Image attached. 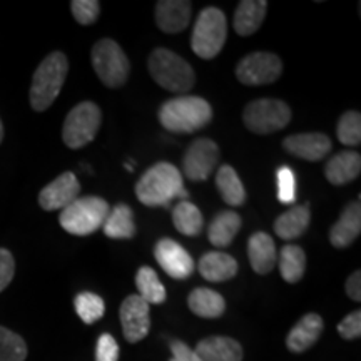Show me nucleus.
<instances>
[{"instance_id":"f257e3e1","label":"nucleus","mask_w":361,"mask_h":361,"mask_svg":"<svg viewBox=\"0 0 361 361\" xmlns=\"http://www.w3.org/2000/svg\"><path fill=\"white\" fill-rule=\"evenodd\" d=\"M135 196L147 207H168L176 197L188 200L183 176L174 164L157 162L141 176L135 184Z\"/></svg>"},{"instance_id":"f03ea898","label":"nucleus","mask_w":361,"mask_h":361,"mask_svg":"<svg viewBox=\"0 0 361 361\" xmlns=\"http://www.w3.org/2000/svg\"><path fill=\"white\" fill-rule=\"evenodd\" d=\"M213 119V109L206 99L197 96H179L169 99L161 106L159 123L169 133H196Z\"/></svg>"},{"instance_id":"7ed1b4c3","label":"nucleus","mask_w":361,"mask_h":361,"mask_svg":"<svg viewBox=\"0 0 361 361\" xmlns=\"http://www.w3.org/2000/svg\"><path fill=\"white\" fill-rule=\"evenodd\" d=\"M69 72V61L66 54L52 52L40 62L37 71L34 72L32 84H30V106L34 111L44 112L52 106L62 85L66 82Z\"/></svg>"},{"instance_id":"20e7f679","label":"nucleus","mask_w":361,"mask_h":361,"mask_svg":"<svg viewBox=\"0 0 361 361\" xmlns=\"http://www.w3.org/2000/svg\"><path fill=\"white\" fill-rule=\"evenodd\" d=\"M151 78L162 89L174 94H184L196 84V74L188 61L169 49L159 47L149 56Z\"/></svg>"},{"instance_id":"39448f33","label":"nucleus","mask_w":361,"mask_h":361,"mask_svg":"<svg viewBox=\"0 0 361 361\" xmlns=\"http://www.w3.org/2000/svg\"><path fill=\"white\" fill-rule=\"evenodd\" d=\"M111 206L97 196L78 197L72 204L61 211L59 223L69 234L89 236L102 228Z\"/></svg>"},{"instance_id":"423d86ee","label":"nucleus","mask_w":361,"mask_h":361,"mask_svg":"<svg viewBox=\"0 0 361 361\" xmlns=\"http://www.w3.org/2000/svg\"><path fill=\"white\" fill-rule=\"evenodd\" d=\"M228 35L226 16L219 8L206 7L197 16L191 35V49L197 57L214 59L223 49Z\"/></svg>"},{"instance_id":"0eeeda50","label":"nucleus","mask_w":361,"mask_h":361,"mask_svg":"<svg viewBox=\"0 0 361 361\" xmlns=\"http://www.w3.org/2000/svg\"><path fill=\"white\" fill-rule=\"evenodd\" d=\"M92 66L99 80L111 89L124 85L130 64L123 47L112 39H101L92 47Z\"/></svg>"},{"instance_id":"6e6552de","label":"nucleus","mask_w":361,"mask_h":361,"mask_svg":"<svg viewBox=\"0 0 361 361\" xmlns=\"http://www.w3.org/2000/svg\"><path fill=\"white\" fill-rule=\"evenodd\" d=\"M243 121L251 133L259 135L271 134L290 124L291 109L279 99H256L245 107Z\"/></svg>"},{"instance_id":"1a4fd4ad","label":"nucleus","mask_w":361,"mask_h":361,"mask_svg":"<svg viewBox=\"0 0 361 361\" xmlns=\"http://www.w3.org/2000/svg\"><path fill=\"white\" fill-rule=\"evenodd\" d=\"M102 123V112L97 104L84 101L71 109L66 117L62 139L71 149H80L94 141Z\"/></svg>"},{"instance_id":"9d476101","label":"nucleus","mask_w":361,"mask_h":361,"mask_svg":"<svg viewBox=\"0 0 361 361\" xmlns=\"http://www.w3.org/2000/svg\"><path fill=\"white\" fill-rule=\"evenodd\" d=\"M283 62L276 54L252 52L239 61L236 78L245 85L273 84L281 78Z\"/></svg>"},{"instance_id":"9b49d317","label":"nucleus","mask_w":361,"mask_h":361,"mask_svg":"<svg viewBox=\"0 0 361 361\" xmlns=\"http://www.w3.org/2000/svg\"><path fill=\"white\" fill-rule=\"evenodd\" d=\"M219 161V147L211 139L200 137L188 147L183 171L189 180H206Z\"/></svg>"},{"instance_id":"f8f14e48","label":"nucleus","mask_w":361,"mask_h":361,"mask_svg":"<svg viewBox=\"0 0 361 361\" xmlns=\"http://www.w3.org/2000/svg\"><path fill=\"white\" fill-rule=\"evenodd\" d=\"M123 335L129 343H139L149 335L151 329V314L149 305L139 295L126 298L119 310Z\"/></svg>"},{"instance_id":"ddd939ff","label":"nucleus","mask_w":361,"mask_h":361,"mask_svg":"<svg viewBox=\"0 0 361 361\" xmlns=\"http://www.w3.org/2000/svg\"><path fill=\"white\" fill-rule=\"evenodd\" d=\"M156 261L171 278L188 279L194 271V259L179 243L171 238H162L154 246Z\"/></svg>"},{"instance_id":"4468645a","label":"nucleus","mask_w":361,"mask_h":361,"mask_svg":"<svg viewBox=\"0 0 361 361\" xmlns=\"http://www.w3.org/2000/svg\"><path fill=\"white\" fill-rule=\"evenodd\" d=\"M80 184L74 173L67 171L47 184L39 194V204L45 211L66 209L79 197Z\"/></svg>"},{"instance_id":"2eb2a0df","label":"nucleus","mask_w":361,"mask_h":361,"mask_svg":"<svg viewBox=\"0 0 361 361\" xmlns=\"http://www.w3.org/2000/svg\"><path fill=\"white\" fill-rule=\"evenodd\" d=\"M283 147L300 159L316 162L322 161L331 151V141L322 133H305L288 135L283 141Z\"/></svg>"},{"instance_id":"dca6fc26","label":"nucleus","mask_w":361,"mask_h":361,"mask_svg":"<svg viewBox=\"0 0 361 361\" xmlns=\"http://www.w3.org/2000/svg\"><path fill=\"white\" fill-rule=\"evenodd\" d=\"M191 11L188 0H159L156 4V24L162 32L179 34L188 29Z\"/></svg>"},{"instance_id":"f3484780","label":"nucleus","mask_w":361,"mask_h":361,"mask_svg":"<svg viewBox=\"0 0 361 361\" xmlns=\"http://www.w3.org/2000/svg\"><path fill=\"white\" fill-rule=\"evenodd\" d=\"M324 322L319 314L308 313L298 322L286 336V346L291 353H303L319 340Z\"/></svg>"},{"instance_id":"a211bd4d","label":"nucleus","mask_w":361,"mask_h":361,"mask_svg":"<svg viewBox=\"0 0 361 361\" xmlns=\"http://www.w3.org/2000/svg\"><path fill=\"white\" fill-rule=\"evenodd\" d=\"M201 361H243V346L228 336H209L196 345Z\"/></svg>"},{"instance_id":"6ab92c4d","label":"nucleus","mask_w":361,"mask_h":361,"mask_svg":"<svg viewBox=\"0 0 361 361\" xmlns=\"http://www.w3.org/2000/svg\"><path fill=\"white\" fill-rule=\"evenodd\" d=\"M361 233V206L360 201L350 202L348 207L343 211L340 219L336 221L335 226L329 231V241L331 245L343 250L348 247Z\"/></svg>"},{"instance_id":"aec40b11","label":"nucleus","mask_w":361,"mask_h":361,"mask_svg":"<svg viewBox=\"0 0 361 361\" xmlns=\"http://www.w3.org/2000/svg\"><path fill=\"white\" fill-rule=\"evenodd\" d=\"M247 258L251 268L258 274H268L278 263L276 245L273 238L266 233H255L247 241Z\"/></svg>"},{"instance_id":"412c9836","label":"nucleus","mask_w":361,"mask_h":361,"mask_svg":"<svg viewBox=\"0 0 361 361\" xmlns=\"http://www.w3.org/2000/svg\"><path fill=\"white\" fill-rule=\"evenodd\" d=\"M361 173V156L355 151H341L328 161L324 176L335 186L355 180Z\"/></svg>"},{"instance_id":"4be33fe9","label":"nucleus","mask_w":361,"mask_h":361,"mask_svg":"<svg viewBox=\"0 0 361 361\" xmlns=\"http://www.w3.org/2000/svg\"><path fill=\"white\" fill-rule=\"evenodd\" d=\"M201 276L211 283H223L236 276L238 261L233 256L221 251H209L197 264Z\"/></svg>"},{"instance_id":"5701e85b","label":"nucleus","mask_w":361,"mask_h":361,"mask_svg":"<svg viewBox=\"0 0 361 361\" xmlns=\"http://www.w3.org/2000/svg\"><path fill=\"white\" fill-rule=\"evenodd\" d=\"M266 11H268V2L264 0H243L234 12V30L241 37H247L258 32L263 24Z\"/></svg>"},{"instance_id":"b1692460","label":"nucleus","mask_w":361,"mask_h":361,"mask_svg":"<svg viewBox=\"0 0 361 361\" xmlns=\"http://www.w3.org/2000/svg\"><path fill=\"white\" fill-rule=\"evenodd\" d=\"M310 221V206H295L274 221V233H276L281 239H284V241H291V239L303 236L306 229H308Z\"/></svg>"},{"instance_id":"393cba45","label":"nucleus","mask_w":361,"mask_h":361,"mask_svg":"<svg viewBox=\"0 0 361 361\" xmlns=\"http://www.w3.org/2000/svg\"><path fill=\"white\" fill-rule=\"evenodd\" d=\"M102 231L111 239H130L135 236L134 213L128 204H117L112 207L102 224Z\"/></svg>"},{"instance_id":"a878e982","label":"nucleus","mask_w":361,"mask_h":361,"mask_svg":"<svg viewBox=\"0 0 361 361\" xmlns=\"http://www.w3.org/2000/svg\"><path fill=\"white\" fill-rule=\"evenodd\" d=\"M188 305L194 314L207 319L219 318L226 310L224 298L218 291L209 290V288H196V290H192L188 298Z\"/></svg>"},{"instance_id":"bb28decb","label":"nucleus","mask_w":361,"mask_h":361,"mask_svg":"<svg viewBox=\"0 0 361 361\" xmlns=\"http://www.w3.org/2000/svg\"><path fill=\"white\" fill-rule=\"evenodd\" d=\"M241 216L234 211H223V213L216 216L213 223L209 224L207 229V236H209L211 245L216 247H228L236 238V234L241 229Z\"/></svg>"},{"instance_id":"cd10ccee","label":"nucleus","mask_w":361,"mask_h":361,"mask_svg":"<svg viewBox=\"0 0 361 361\" xmlns=\"http://www.w3.org/2000/svg\"><path fill=\"white\" fill-rule=\"evenodd\" d=\"M216 186L219 189L221 197H223L226 204L236 207L243 206L246 201V189L243 186L241 179L234 168L224 164L218 169L216 174Z\"/></svg>"},{"instance_id":"c85d7f7f","label":"nucleus","mask_w":361,"mask_h":361,"mask_svg":"<svg viewBox=\"0 0 361 361\" xmlns=\"http://www.w3.org/2000/svg\"><path fill=\"white\" fill-rule=\"evenodd\" d=\"M173 223L174 228L184 236H197L202 231L204 218L192 202L179 201L173 209Z\"/></svg>"},{"instance_id":"c756f323","label":"nucleus","mask_w":361,"mask_h":361,"mask_svg":"<svg viewBox=\"0 0 361 361\" xmlns=\"http://www.w3.org/2000/svg\"><path fill=\"white\" fill-rule=\"evenodd\" d=\"M135 286H137L139 290V296H141L149 306L161 305L166 301L164 284L161 283L156 271L149 268V266L139 268L137 274H135Z\"/></svg>"},{"instance_id":"7c9ffc66","label":"nucleus","mask_w":361,"mask_h":361,"mask_svg":"<svg viewBox=\"0 0 361 361\" xmlns=\"http://www.w3.org/2000/svg\"><path fill=\"white\" fill-rule=\"evenodd\" d=\"M279 271L284 281L298 283L305 276L306 269V255L300 246L286 245L279 252Z\"/></svg>"},{"instance_id":"2f4dec72","label":"nucleus","mask_w":361,"mask_h":361,"mask_svg":"<svg viewBox=\"0 0 361 361\" xmlns=\"http://www.w3.org/2000/svg\"><path fill=\"white\" fill-rule=\"evenodd\" d=\"M74 306L79 318L82 319L85 324H92L99 322L104 316V311H106V305H104L102 298L90 291L79 293L74 300Z\"/></svg>"},{"instance_id":"473e14b6","label":"nucleus","mask_w":361,"mask_h":361,"mask_svg":"<svg viewBox=\"0 0 361 361\" xmlns=\"http://www.w3.org/2000/svg\"><path fill=\"white\" fill-rule=\"evenodd\" d=\"M27 345L22 336L0 326V361H25Z\"/></svg>"},{"instance_id":"72a5a7b5","label":"nucleus","mask_w":361,"mask_h":361,"mask_svg":"<svg viewBox=\"0 0 361 361\" xmlns=\"http://www.w3.org/2000/svg\"><path fill=\"white\" fill-rule=\"evenodd\" d=\"M338 139L345 146H358L361 142V116L358 111H348L338 121Z\"/></svg>"},{"instance_id":"f704fd0d","label":"nucleus","mask_w":361,"mask_h":361,"mask_svg":"<svg viewBox=\"0 0 361 361\" xmlns=\"http://www.w3.org/2000/svg\"><path fill=\"white\" fill-rule=\"evenodd\" d=\"M278 200L284 204H291L296 200V176L291 168L281 166L276 173Z\"/></svg>"},{"instance_id":"c9c22d12","label":"nucleus","mask_w":361,"mask_h":361,"mask_svg":"<svg viewBox=\"0 0 361 361\" xmlns=\"http://www.w3.org/2000/svg\"><path fill=\"white\" fill-rule=\"evenodd\" d=\"M71 12L80 25H92L101 13V4L97 0H74L71 2Z\"/></svg>"},{"instance_id":"e433bc0d","label":"nucleus","mask_w":361,"mask_h":361,"mask_svg":"<svg viewBox=\"0 0 361 361\" xmlns=\"http://www.w3.org/2000/svg\"><path fill=\"white\" fill-rule=\"evenodd\" d=\"M119 360V345H117L116 338L104 333L99 336L96 346V361H117Z\"/></svg>"},{"instance_id":"4c0bfd02","label":"nucleus","mask_w":361,"mask_h":361,"mask_svg":"<svg viewBox=\"0 0 361 361\" xmlns=\"http://www.w3.org/2000/svg\"><path fill=\"white\" fill-rule=\"evenodd\" d=\"M338 333L345 340H356L361 336V311L356 310L350 313L341 323L338 324Z\"/></svg>"},{"instance_id":"58836bf2","label":"nucleus","mask_w":361,"mask_h":361,"mask_svg":"<svg viewBox=\"0 0 361 361\" xmlns=\"http://www.w3.org/2000/svg\"><path fill=\"white\" fill-rule=\"evenodd\" d=\"M16 274V261L11 251L0 247V293L11 284Z\"/></svg>"},{"instance_id":"ea45409f","label":"nucleus","mask_w":361,"mask_h":361,"mask_svg":"<svg viewBox=\"0 0 361 361\" xmlns=\"http://www.w3.org/2000/svg\"><path fill=\"white\" fill-rule=\"evenodd\" d=\"M171 353L173 358L169 361H201L200 356L194 353L192 348H189L184 341H173L171 343Z\"/></svg>"},{"instance_id":"a19ab883","label":"nucleus","mask_w":361,"mask_h":361,"mask_svg":"<svg viewBox=\"0 0 361 361\" xmlns=\"http://www.w3.org/2000/svg\"><path fill=\"white\" fill-rule=\"evenodd\" d=\"M346 293L353 301L361 300V273L355 271L353 274H350L348 281H346Z\"/></svg>"},{"instance_id":"79ce46f5","label":"nucleus","mask_w":361,"mask_h":361,"mask_svg":"<svg viewBox=\"0 0 361 361\" xmlns=\"http://www.w3.org/2000/svg\"><path fill=\"white\" fill-rule=\"evenodd\" d=\"M4 139V126H2V121H0V142H2Z\"/></svg>"}]
</instances>
